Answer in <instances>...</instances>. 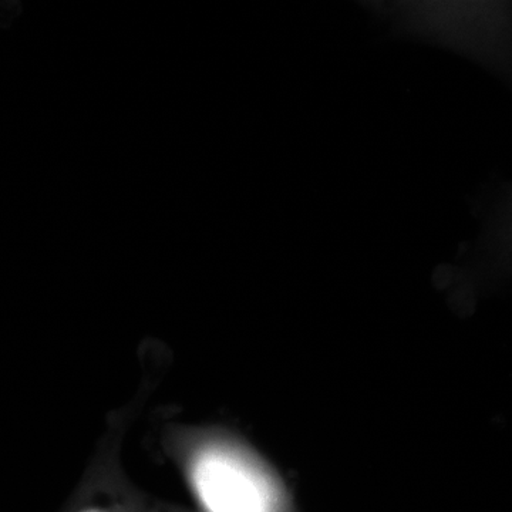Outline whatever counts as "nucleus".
Returning a JSON list of instances; mask_svg holds the SVG:
<instances>
[{
	"label": "nucleus",
	"mask_w": 512,
	"mask_h": 512,
	"mask_svg": "<svg viewBox=\"0 0 512 512\" xmlns=\"http://www.w3.org/2000/svg\"><path fill=\"white\" fill-rule=\"evenodd\" d=\"M170 451L201 512H281L274 474L234 437L173 433Z\"/></svg>",
	"instance_id": "1"
},
{
	"label": "nucleus",
	"mask_w": 512,
	"mask_h": 512,
	"mask_svg": "<svg viewBox=\"0 0 512 512\" xmlns=\"http://www.w3.org/2000/svg\"><path fill=\"white\" fill-rule=\"evenodd\" d=\"M63 512H188L151 497L116 470L101 468L84 480Z\"/></svg>",
	"instance_id": "2"
}]
</instances>
